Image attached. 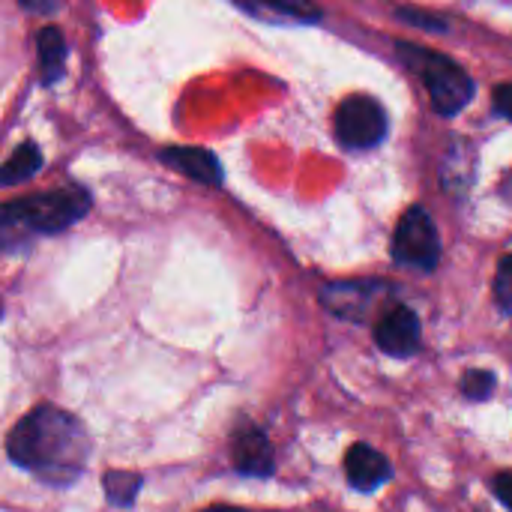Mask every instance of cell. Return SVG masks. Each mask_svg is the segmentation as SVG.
<instances>
[{"label": "cell", "mask_w": 512, "mask_h": 512, "mask_svg": "<svg viewBox=\"0 0 512 512\" xmlns=\"http://www.w3.org/2000/svg\"><path fill=\"white\" fill-rule=\"evenodd\" d=\"M6 453L15 465L33 471L39 480L66 486L81 474L90 444L75 417L57 408H36L9 432Z\"/></svg>", "instance_id": "cell-1"}, {"label": "cell", "mask_w": 512, "mask_h": 512, "mask_svg": "<svg viewBox=\"0 0 512 512\" xmlns=\"http://www.w3.org/2000/svg\"><path fill=\"white\" fill-rule=\"evenodd\" d=\"M90 210V195L78 186H66L57 192L9 201L3 207V234L6 240L18 234H57L78 222Z\"/></svg>", "instance_id": "cell-2"}, {"label": "cell", "mask_w": 512, "mask_h": 512, "mask_svg": "<svg viewBox=\"0 0 512 512\" xmlns=\"http://www.w3.org/2000/svg\"><path fill=\"white\" fill-rule=\"evenodd\" d=\"M399 54L405 57V63H411L420 72V78H423V84H426V90L432 96V105L438 108V114H447V117L459 114L471 102L474 81H471V75L459 63H453L444 54L426 51L420 45H405V42H399Z\"/></svg>", "instance_id": "cell-3"}, {"label": "cell", "mask_w": 512, "mask_h": 512, "mask_svg": "<svg viewBox=\"0 0 512 512\" xmlns=\"http://www.w3.org/2000/svg\"><path fill=\"white\" fill-rule=\"evenodd\" d=\"M393 258L402 267H414L423 273H432L441 258V240L432 216L423 207H411L393 234Z\"/></svg>", "instance_id": "cell-4"}, {"label": "cell", "mask_w": 512, "mask_h": 512, "mask_svg": "<svg viewBox=\"0 0 512 512\" xmlns=\"http://www.w3.org/2000/svg\"><path fill=\"white\" fill-rule=\"evenodd\" d=\"M336 135L351 150H372L387 135V114L372 96H348L336 111Z\"/></svg>", "instance_id": "cell-5"}, {"label": "cell", "mask_w": 512, "mask_h": 512, "mask_svg": "<svg viewBox=\"0 0 512 512\" xmlns=\"http://www.w3.org/2000/svg\"><path fill=\"white\" fill-rule=\"evenodd\" d=\"M375 342L390 357H411L420 348V321L408 306H393L375 324Z\"/></svg>", "instance_id": "cell-6"}, {"label": "cell", "mask_w": 512, "mask_h": 512, "mask_svg": "<svg viewBox=\"0 0 512 512\" xmlns=\"http://www.w3.org/2000/svg\"><path fill=\"white\" fill-rule=\"evenodd\" d=\"M234 453V468L246 477H270L273 474V447L264 438V432H258L255 426H243L234 435L231 444Z\"/></svg>", "instance_id": "cell-7"}, {"label": "cell", "mask_w": 512, "mask_h": 512, "mask_svg": "<svg viewBox=\"0 0 512 512\" xmlns=\"http://www.w3.org/2000/svg\"><path fill=\"white\" fill-rule=\"evenodd\" d=\"M345 474H348V483L354 489L372 492V489H378L381 483L390 480V462L378 450H372L366 444H357V447H351V453L345 459Z\"/></svg>", "instance_id": "cell-8"}, {"label": "cell", "mask_w": 512, "mask_h": 512, "mask_svg": "<svg viewBox=\"0 0 512 512\" xmlns=\"http://www.w3.org/2000/svg\"><path fill=\"white\" fill-rule=\"evenodd\" d=\"M162 162L174 165L177 171H183L186 177H192L198 183L216 186L222 180V168L213 159V153L198 150V147H168V150H162Z\"/></svg>", "instance_id": "cell-9"}, {"label": "cell", "mask_w": 512, "mask_h": 512, "mask_svg": "<svg viewBox=\"0 0 512 512\" xmlns=\"http://www.w3.org/2000/svg\"><path fill=\"white\" fill-rule=\"evenodd\" d=\"M39 66H42V81L45 84H54L60 75H63V66H66V42L60 36L57 27H45L39 30Z\"/></svg>", "instance_id": "cell-10"}, {"label": "cell", "mask_w": 512, "mask_h": 512, "mask_svg": "<svg viewBox=\"0 0 512 512\" xmlns=\"http://www.w3.org/2000/svg\"><path fill=\"white\" fill-rule=\"evenodd\" d=\"M243 6H249L252 12L261 15H279V18H291V21H318L321 12L312 0H243Z\"/></svg>", "instance_id": "cell-11"}, {"label": "cell", "mask_w": 512, "mask_h": 512, "mask_svg": "<svg viewBox=\"0 0 512 512\" xmlns=\"http://www.w3.org/2000/svg\"><path fill=\"white\" fill-rule=\"evenodd\" d=\"M39 168H42V153H39L36 144L27 141V144L15 147V150L9 153V159L3 162V183H6V186H15V183L33 177Z\"/></svg>", "instance_id": "cell-12"}, {"label": "cell", "mask_w": 512, "mask_h": 512, "mask_svg": "<svg viewBox=\"0 0 512 512\" xmlns=\"http://www.w3.org/2000/svg\"><path fill=\"white\" fill-rule=\"evenodd\" d=\"M492 390H495V375L492 372H480V369H474V372H468L465 378H462V393L468 396V399H489L492 396Z\"/></svg>", "instance_id": "cell-13"}, {"label": "cell", "mask_w": 512, "mask_h": 512, "mask_svg": "<svg viewBox=\"0 0 512 512\" xmlns=\"http://www.w3.org/2000/svg\"><path fill=\"white\" fill-rule=\"evenodd\" d=\"M495 297L504 312H512V255H507L495 276Z\"/></svg>", "instance_id": "cell-14"}, {"label": "cell", "mask_w": 512, "mask_h": 512, "mask_svg": "<svg viewBox=\"0 0 512 512\" xmlns=\"http://www.w3.org/2000/svg\"><path fill=\"white\" fill-rule=\"evenodd\" d=\"M495 108H498V114L512 120V84H504L495 90Z\"/></svg>", "instance_id": "cell-15"}, {"label": "cell", "mask_w": 512, "mask_h": 512, "mask_svg": "<svg viewBox=\"0 0 512 512\" xmlns=\"http://www.w3.org/2000/svg\"><path fill=\"white\" fill-rule=\"evenodd\" d=\"M495 495L512 510V474H498L495 477Z\"/></svg>", "instance_id": "cell-16"}, {"label": "cell", "mask_w": 512, "mask_h": 512, "mask_svg": "<svg viewBox=\"0 0 512 512\" xmlns=\"http://www.w3.org/2000/svg\"><path fill=\"white\" fill-rule=\"evenodd\" d=\"M27 9H33V12H48V9H54L60 0H21Z\"/></svg>", "instance_id": "cell-17"}, {"label": "cell", "mask_w": 512, "mask_h": 512, "mask_svg": "<svg viewBox=\"0 0 512 512\" xmlns=\"http://www.w3.org/2000/svg\"><path fill=\"white\" fill-rule=\"evenodd\" d=\"M510 186H512V180H510Z\"/></svg>", "instance_id": "cell-18"}]
</instances>
